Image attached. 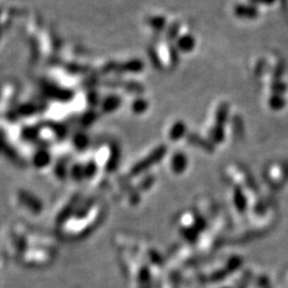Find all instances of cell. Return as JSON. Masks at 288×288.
<instances>
[{
    "label": "cell",
    "instance_id": "1",
    "mask_svg": "<svg viewBox=\"0 0 288 288\" xmlns=\"http://www.w3.org/2000/svg\"><path fill=\"white\" fill-rule=\"evenodd\" d=\"M270 105L273 109L279 110V109H282L285 106V101L281 97L280 94L273 95V97L271 98V101H270Z\"/></svg>",
    "mask_w": 288,
    "mask_h": 288
},
{
    "label": "cell",
    "instance_id": "2",
    "mask_svg": "<svg viewBox=\"0 0 288 288\" xmlns=\"http://www.w3.org/2000/svg\"><path fill=\"white\" fill-rule=\"evenodd\" d=\"M257 3H259V4H266V5H271V4H273L275 0H256Z\"/></svg>",
    "mask_w": 288,
    "mask_h": 288
}]
</instances>
